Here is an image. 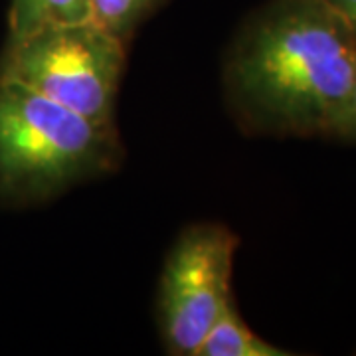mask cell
Masks as SVG:
<instances>
[{
	"instance_id": "ba28073f",
	"label": "cell",
	"mask_w": 356,
	"mask_h": 356,
	"mask_svg": "<svg viewBox=\"0 0 356 356\" xmlns=\"http://www.w3.org/2000/svg\"><path fill=\"white\" fill-rule=\"evenodd\" d=\"M337 139H346V140H356V77L355 86H353V93H350V99L346 105V111H344L343 121L337 129Z\"/></svg>"
},
{
	"instance_id": "3957f363",
	"label": "cell",
	"mask_w": 356,
	"mask_h": 356,
	"mask_svg": "<svg viewBox=\"0 0 356 356\" xmlns=\"http://www.w3.org/2000/svg\"><path fill=\"white\" fill-rule=\"evenodd\" d=\"M127 44L93 20L48 24L6 40L0 76L13 77L89 121L115 125Z\"/></svg>"
},
{
	"instance_id": "52a82bcc",
	"label": "cell",
	"mask_w": 356,
	"mask_h": 356,
	"mask_svg": "<svg viewBox=\"0 0 356 356\" xmlns=\"http://www.w3.org/2000/svg\"><path fill=\"white\" fill-rule=\"evenodd\" d=\"M165 0H91V20L123 44Z\"/></svg>"
},
{
	"instance_id": "8992f818",
	"label": "cell",
	"mask_w": 356,
	"mask_h": 356,
	"mask_svg": "<svg viewBox=\"0 0 356 356\" xmlns=\"http://www.w3.org/2000/svg\"><path fill=\"white\" fill-rule=\"evenodd\" d=\"M91 20V0H10L8 38L14 40L48 24Z\"/></svg>"
},
{
	"instance_id": "7a4b0ae2",
	"label": "cell",
	"mask_w": 356,
	"mask_h": 356,
	"mask_svg": "<svg viewBox=\"0 0 356 356\" xmlns=\"http://www.w3.org/2000/svg\"><path fill=\"white\" fill-rule=\"evenodd\" d=\"M123 161L117 125L70 111L0 76V208H30L111 175Z\"/></svg>"
},
{
	"instance_id": "5b68a950",
	"label": "cell",
	"mask_w": 356,
	"mask_h": 356,
	"mask_svg": "<svg viewBox=\"0 0 356 356\" xmlns=\"http://www.w3.org/2000/svg\"><path fill=\"white\" fill-rule=\"evenodd\" d=\"M287 350L264 341L240 315L234 299L214 321L196 356H287Z\"/></svg>"
},
{
	"instance_id": "6da1fadb",
	"label": "cell",
	"mask_w": 356,
	"mask_h": 356,
	"mask_svg": "<svg viewBox=\"0 0 356 356\" xmlns=\"http://www.w3.org/2000/svg\"><path fill=\"white\" fill-rule=\"evenodd\" d=\"M356 77V30L329 0H275L229 48L224 88L248 131L334 137Z\"/></svg>"
},
{
	"instance_id": "9c48e42d",
	"label": "cell",
	"mask_w": 356,
	"mask_h": 356,
	"mask_svg": "<svg viewBox=\"0 0 356 356\" xmlns=\"http://www.w3.org/2000/svg\"><path fill=\"white\" fill-rule=\"evenodd\" d=\"M332 6L343 14L344 18L353 24L356 30V0H329Z\"/></svg>"
},
{
	"instance_id": "277c9868",
	"label": "cell",
	"mask_w": 356,
	"mask_h": 356,
	"mask_svg": "<svg viewBox=\"0 0 356 356\" xmlns=\"http://www.w3.org/2000/svg\"><path fill=\"white\" fill-rule=\"evenodd\" d=\"M240 240L220 224L186 228L166 255L159 283V327L166 353L196 356L232 297Z\"/></svg>"
}]
</instances>
